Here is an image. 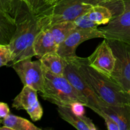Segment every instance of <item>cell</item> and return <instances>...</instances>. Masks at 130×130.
Here are the masks:
<instances>
[{
    "mask_svg": "<svg viewBox=\"0 0 130 130\" xmlns=\"http://www.w3.org/2000/svg\"><path fill=\"white\" fill-rule=\"evenodd\" d=\"M63 76L70 81L74 87L83 95L88 103V107L93 110L97 114H100L102 109L107 105L102 99L97 95L87 81L80 74L77 66L72 60H67Z\"/></svg>",
    "mask_w": 130,
    "mask_h": 130,
    "instance_id": "6",
    "label": "cell"
},
{
    "mask_svg": "<svg viewBox=\"0 0 130 130\" xmlns=\"http://www.w3.org/2000/svg\"><path fill=\"white\" fill-rule=\"evenodd\" d=\"M57 112L59 116L79 130H96L97 128L91 119L84 116L75 114L70 107L57 106Z\"/></svg>",
    "mask_w": 130,
    "mask_h": 130,
    "instance_id": "12",
    "label": "cell"
},
{
    "mask_svg": "<svg viewBox=\"0 0 130 130\" xmlns=\"http://www.w3.org/2000/svg\"><path fill=\"white\" fill-rule=\"evenodd\" d=\"M87 60L91 67L111 77L115 68L116 59L106 39H104L95 51L87 57Z\"/></svg>",
    "mask_w": 130,
    "mask_h": 130,
    "instance_id": "10",
    "label": "cell"
},
{
    "mask_svg": "<svg viewBox=\"0 0 130 130\" xmlns=\"http://www.w3.org/2000/svg\"><path fill=\"white\" fill-rule=\"evenodd\" d=\"M73 21L76 25V29H96L99 27L97 24L90 20L86 13L77 17Z\"/></svg>",
    "mask_w": 130,
    "mask_h": 130,
    "instance_id": "19",
    "label": "cell"
},
{
    "mask_svg": "<svg viewBox=\"0 0 130 130\" xmlns=\"http://www.w3.org/2000/svg\"><path fill=\"white\" fill-rule=\"evenodd\" d=\"M10 114V109L6 103H0V117L3 119Z\"/></svg>",
    "mask_w": 130,
    "mask_h": 130,
    "instance_id": "24",
    "label": "cell"
},
{
    "mask_svg": "<svg viewBox=\"0 0 130 130\" xmlns=\"http://www.w3.org/2000/svg\"><path fill=\"white\" fill-rule=\"evenodd\" d=\"M118 124L119 130H130V104H107L102 109Z\"/></svg>",
    "mask_w": 130,
    "mask_h": 130,
    "instance_id": "13",
    "label": "cell"
},
{
    "mask_svg": "<svg viewBox=\"0 0 130 130\" xmlns=\"http://www.w3.org/2000/svg\"><path fill=\"white\" fill-rule=\"evenodd\" d=\"M101 5L107 6L112 10L114 16L120 13L122 11L123 0H100Z\"/></svg>",
    "mask_w": 130,
    "mask_h": 130,
    "instance_id": "21",
    "label": "cell"
},
{
    "mask_svg": "<svg viewBox=\"0 0 130 130\" xmlns=\"http://www.w3.org/2000/svg\"><path fill=\"white\" fill-rule=\"evenodd\" d=\"M42 8L49 17L51 25L67 20H74L87 12L100 0H39Z\"/></svg>",
    "mask_w": 130,
    "mask_h": 130,
    "instance_id": "4",
    "label": "cell"
},
{
    "mask_svg": "<svg viewBox=\"0 0 130 130\" xmlns=\"http://www.w3.org/2000/svg\"><path fill=\"white\" fill-rule=\"evenodd\" d=\"M13 61V53L8 44H0V66H8Z\"/></svg>",
    "mask_w": 130,
    "mask_h": 130,
    "instance_id": "20",
    "label": "cell"
},
{
    "mask_svg": "<svg viewBox=\"0 0 130 130\" xmlns=\"http://www.w3.org/2000/svg\"><path fill=\"white\" fill-rule=\"evenodd\" d=\"M3 126L0 129L4 130H41L34 124L25 118L10 114L1 119Z\"/></svg>",
    "mask_w": 130,
    "mask_h": 130,
    "instance_id": "16",
    "label": "cell"
},
{
    "mask_svg": "<svg viewBox=\"0 0 130 130\" xmlns=\"http://www.w3.org/2000/svg\"><path fill=\"white\" fill-rule=\"evenodd\" d=\"M58 44L49 28L43 29L36 38L34 43L35 56L41 58L44 55L52 52H57Z\"/></svg>",
    "mask_w": 130,
    "mask_h": 130,
    "instance_id": "14",
    "label": "cell"
},
{
    "mask_svg": "<svg viewBox=\"0 0 130 130\" xmlns=\"http://www.w3.org/2000/svg\"><path fill=\"white\" fill-rule=\"evenodd\" d=\"M95 38H105L104 33L100 28L76 29L59 44L57 53L66 60H71L77 57L76 49L80 44Z\"/></svg>",
    "mask_w": 130,
    "mask_h": 130,
    "instance_id": "9",
    "label": "cell"
},
{
    "mask_svg": "<svg viewBox=\"0 0 130 130\" xmlns=\"http://www.w3.org/2000/svg\"><path fill=\"white\" fill-rule=\"evenodd\" d=\"M122 6L120 13L100 29L104 33V39L120 41L130 45V0H123Z\"/></svg>",
    "mask_w": 130,
    "mask_h": 130,
    "instance_id": "7",
    "label": "cell"
},
{
    "mask_svg": "<svg viewBox=\"0 0 130 130\" xmlns=\"http://www.w3.org/2000/svg\"><path fill=\"white\" fill-rule=\"evenodd\" d=\"M129 94H130V91H129Z\"/></svg>",
    "mask_w": 130,
    "mask_h": 130,
    "instance_id": "26",
    "label": "cell"
},
{
    "mask_svg": "<svg viewBox=\"0 0 130 130\" xmlns=\"http://www.w3.org/2000/svg\"><path fill=\"white\" fill-rule=\"evenodd\" d=\"M51 25L50 19L42 8L39 0H34L32 8L24 7L17 17L16 29L10 39L12 63L35 56L34 43L38 34Z\"/></svg>",
    "mask_w": 130,
    "mask_h": 130,
    "instance_id": "1",
    "label": "cell"
},
{
    "mask_svg": "<svg viewBox=\"0 0 130 130\" xmlns=\"http://www.w3.org/2000/svg\"><path fill=\"white\" fill-rule=\"evenodd\" d=\"M116 59L111 78L124 91H130V45L114 39H107Z\"/></svg>",
    "mask_w": 130,
    "mask_h": 130,
    "instance_id": "5",
    "label": "cell"
},
{
    "mask_svg": "<svg viewBox=\"0 0 130 130\" xmlns=\"http://www.w3.org/2000/svg\"><path fill=\"white\" fill-rule=\"evenodd\" d=\"M100 116H101L105 121V124H106L107 129L109 130H119V126L118 124L110 118L109 116H108L106 113L104 111L101 110L100 114H99Z\"/></svg>",
    "mask_w": 130,
    "mask_h": 130,
    "instance_id": "22",
    "label": "cell"
},
{
    "mask_svg": "<svg viewBox=\"0 0 130 130\" xmlns=\"http://www.w3.org/2000/svg\"><path fill=\"white\" fill-rule=\"evenodd\" d=\"M86 13L90 20L99 25L109 24L114 17L112 11L109 8L100 4L93 6Z\"/></svg>",
    "mask_w": 130,
    "mask_h": 130,
    "instance_id": "17",
    "label": "cell"
},
{
    "mask_svg": "<svg viewBox=\"0 0 130 130\" xmlns=\"http://www.w3.org/2000/svg\"><path fill=\"white\" fill-rule=\"evenodd\" d=\"M52 32L56 43L59 46L72 32L76 30L74 21L67 20L56 23L48 27Z\"/></svg>",
    "mask_w": 130,
    "mask_h": 130,
    "instance_id": "18",
    "label": "cell"
},
{
    "mask_svg": "<svg viewBox=\"0 0 130 130\" xmlns=\"http://www.w3.org/2000/svg\"><path fill=\"white\" fill-rule=\"evenodd\" d=\"M38 91L29 86H24L20 93L13 99L12 107L17 110H25L33 121L42 118L43 110L38 99Z\"/></svg>",
    "mask_w": 130,
    "mask_h": 130,
    "instance_id": "11",
    "label": "cell"
},
{
    "mask_svg": "<svg viewBox=\"0 0 130 130\" xmlns=\"http://www.w3.org/2000/svg\"><path fill=\"white\" fill-rule=\"evenodd\" d=\"M69 60L76 64L80 74L101 99L110 105L130 104V94L111 77L99 72L89 65L87 58L78 56Z\"/></svg>",
    "mask_w": 130,
    "mask_h": 130,
    "instance_id": "2",
    "label": "cell"
},
{
    "mask_svg": "<svg viewBox=\"0 0 130 130\" xmlns=\"http://www.w3.org/2000/svg\"><path fill=\"white\" fill-rule=\"evenodd\" d=\"M43 67L44 76V90L41 96L44 100L50 102L57 106L70 107L76 102L84 104L88 107L86 98L81 95L64 76L53 74Z\"/></svg>",
    "mask_w": 130,
    "mask_h": 130,
    "instance_id": "3",
    "label": "cell"
},
{
    "mask_svg": "<svg viewBox=\"0 0 130 130\" xmlns=\"http://www.w3.org/2000/svg\"><path fill=\"white\" fill-rule=\"evenodd\" d=\"M20 1L25 3L30 7L34 6V0H20Z\"/></svg>",
    "mask_w": 130,
    "mask_h": 130,
    "instance_id": "25",
    "label": "cell"
},
{
    "mask_svg": "<svg viewBox=\"0 0 130 130\" xmlns=\"http://www.w3.org/2000/svg\"><path fill=\"white\" fill-rule=\"evenodd\" d=\"M39 60L41 62L42 66L53 74L59 76L64 74L67 62L57 52L47 53L39 58Z\"/></svg>",
    "mask_w": 130,
    "mask_h": 130,
    "instance_id": "15",
    "label": "cell"
},
{
    "mask_svg": "<svg viewBox=\"0 0 130 130\" xmlns=\"http://www.w3.org/2000/svg\"><path fill=\"white\" fill-rule=\"evenodd\" d=\"M84 107H85L84 104L79 102H76L72 103L70 107H71L72 111L76 115L84 116L85 113Z\"/></svg>",
    "mask_w": 130,
    "mask_h": 130,
    "instance_id": "23",
    "label": "cell"
},
{
    "mask_svg": "<svg viewBox=\"0 0 130 130\" xmlns=\"http://www.w3.org/2000/svg\"><path fill=\"white\" fill-rule=\"evenodd\" d=\"M27 58L12 63L24 86H29L36 91L43 93L44 90V76L43 67L39 60L32 61Z\"/></svg>",
    "mask_w": 130,
    "mask_h": 130,
    "instance_id": "8",
    "label": "cell"
}]
</instances>
